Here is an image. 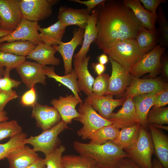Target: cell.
<instances>
[{
	"label": "cell",
	"mask_w": 168,
	"mask_h": 168,
	"mask_svg": "<svg viewBox=\"0 0 168 168\" xmlns=\"http://www.w3.org/2000/svg\"><path fill=\"white\" fill-rule=\"evenodd\" d=\"M95 8L98 34L94 42L99 49L117 40L135 39L142 26L122 1L105 0Z\"/></svg>",
	"instance_id": "1"
},
{
	"label": "cell",
	"mask_w": 168,
	"mask_h": 168,
	"mask_svg": "<svg viewBox=\"0 0 168 168\" xmlns=\"http://www.w3.org/2000/svg\"><path fill=\"white\" fill-rule=\"evenodd\" d=\"M73 147L80 155L92 158L97 166L103 168H117L122 159L129 157L124 150L110 141L101 145L74 141Z\"/></svg>",
	"instance_id": "2"
},
{
	"label": "cell",
	"mask_w": 168,
	"mask_h": 168,
	"mask_svg": "<svg viewBox=\"0 0 168 168\" xmlns=\"http://www.w3.org/2000/svg\"><path fill=\"white\" fill-rule=\"evenodd\" d=\"M101 49L129 73L132 67L144 54L134 39L117 40L107 44Z\"/></svg>",
	"instance_id": "3"
},
{
	"label": "cell",
	"mask_w": 168,
	"mask_h": 168,
	"mask_svg": "<svg viewBox=\"0 0 168 168\" xmlns=\"http://www.w3.org/2000/svg\"><path fill=\"white\" fill-rule=\"evenodd\" d=\"M125 151L140 168H152V156L154 146L150 133L140 126L134 143Z\"/></svg>",
	"instance_id": "4"
},
{
	"label": "cell",
	"mask_w": 168,
	"mask_h": 168,
	"mask_svg": "<svg viewBox=\"0 0 168 168\" xmlns=\"http://www.w3.org/2000/svg\"><path fill=\"white\" fill-rule=\"evenodd\" d=\"M77 112L79 115L74 120L83 124L82 127L77 132V134L83 140L88 139L98 129L113 124L112 122L98 114L86 98L84 102L79 104Z\"/></svg>",
	"instance_id": "5"
},
{
	"label": "cell",
	"mask_w": 168,
	"mask_h": 168,
	"mask_svg": "<svg viewBox=\"0 0 168 168\" xmlns=\"http://www.w3.org/2000/svg\"><path fill=\"white\" fill-rule=\"evenodd\" d=\"M68 128L67 124L61 120L57 124L49 130L43 131L40 134L26 138L23 142L25 144H29L32 145L35 152H41L46 156L58 147L60 142L58 136L63 131Z\"/></svg>",
	"instance_id": "6"
},
{
	"label": "cell",
	"mask_w": 168,
	"mask_h": 168,
	"mask_svg": "<svg viewBox=\"0 0 168 168\" xmlns=\"http://www.w3.org/2000/svg\"><path fill=\"white\" fill-rule=\"evenodd\" d=\"M166 48L160 44L156 45L142 56L132 67L129 74L137 78L147 73L152 77L157 75L161 70V58Z\"/></svg>",
	"instance_id": "7"
},
{
	"label": "cell",
	"mask_w": 168,
	"mask_h": 168,
	"mask_svg": "<svg viewBox=\"0 0 168 168\" xmlns=\"http://www.w3.org/2000/svg\"><path fill=\"white\" fill-rule=\"evenodd\" d=\"M22 18L38 22L50 16L52 6L58 2L53 0H18Z\"/></svg>",
	"instance_id": "8"
},
{
	"label": "cell",
	"mask_w": 168,
	"mask_h": 168,
	"mask_svg": "<svg viewBox=\"0 0 168 168\" xmlns=\"http://www.w3.org/2000/svg\"><path fill=\"white\" fill-rule=\"evenodd\" d=\"M168 89V84L160 78L143 79L132 76L129 85L122 96L123 97H133L143 94L159 93Z\"/></svg>",
	"instance_id": "9"
},
{
	"label": "cell",
	"mask_w": 168,
	"mask_h": 168,
	"mask_svg": "<svg viewBox=\"0 0 168 168\" xmlns=\"http://www.w3.org/2000/svg\"><path fill=\"white\" fill-rule=\"evenodd\" d=\"M38 22L22 18L16 29L9 34L0 38V44L4 42L22 40L31 41L36 45L42 43L38 28Z\"/></svg>",
	"instance_id": "10"
},
{
	"label": "cell",
	"mask_w": 168,
	"mask_h": 168,
	"mask_svg": "<svg viewBox=\"0 0 168 168\" xmlns=\"http://www.w3.org/2000/svg\"><path fill=\"white\" fill-rule=\"evenodd\" d=\"M112 72L105 96L122 95L129 85L132 76L120 64L110 58Z\"/></svg>",
	"instance_id": "11"
},
{
	"label": "cell",
	"mask_w": 168,
	"mask_h": 168,
	"mask_svg": "<svg viewBox=\"0 0 168 168\" xmlns=\"http://www.w3.org/2000/svg\"><path fill=\"white\" fill-rule=\"evenodd\" d=\"M43 66L36 62L25 60L15 69L22 81L29 89L37 83L46 84V77Z\"/></svg>",
	"instance_id": "12"
},
{
	"label": "cell",
	"mask_w": 168,
	"mask_h": 168,
	"mask_svg": "<svg viewBox=\"0 0 168 168\" xmlns=\"http://www.w3.org/2000/svg\"><path fill=\"white\" fill-rule=\"evenodd\" d=\"M32 108L31 117L43 131L50 129L61 120L58 112L53 106L42 105L36 102Z\"/></svg>",
	"instance_id": "13"
},
{
	"label": "cell",
	"mask_w": 168,
	"mask_h": 168,
	"mask_svg": "<svg viewBox=\"0 0 168 168\" xmlns=\"http://www.w3.org/2000/svg\"><path fill=\"white\" fill-rule=\"evenodd\" d=\"M0 17L2 29L12 32L14 30L22 18L18 0H0Z\"/></svg>",
	"instance_id": "14"
},
{
	"label": "cell",
	"mask_w": 168,
	"mask_h": 168,
	"mask_svg": "<svg viewBox=\"0 0 168 168\" xmlns=\"http://www.w3.org/2000/svg\"><path fill=\"white\" fill-rule=\"evenodd\" d=\"M85 29L78 28L73 33L72 40L67 42H61L56 46L57 51L61 55L63 62L65 74L70 73L73 70L72 59L74 51L79 45L82 44Z\"/></svg>",
	"instance_id": "15"
},
{
	"label": "cell",
	"mask_w": 168,
	"mask_h": 168,
	"mask_svg": "<svg viewBox=\"0 0 168 168\" xmlns=\"http://www.w3.org/2000/svg\"><path fill=\"white\" fill-rule=\"evenodd\" d=\"M109 120L120 129L130 127L138 123L133 97H127L122 107L117 112H112Z\"/></svg>",
	"instance_id": "16"
},
{
	"label": "cell",
	"mask_w": 168,
	"mask_h": 168,
	"mask_svg": "<svg viewBox=\"0 0 168 168\" xmlns=\"http://www.w3.org/2000/svg\"><path fill=\"white\" fill-rule=\"evenodd\" d=\"M50 103L58 110L61 120L68 124L78 117L79 114L76 107L82 102L74 95H67L65 97L60 96L58 99H53Z\"/></svg>",
	"instance_id": "17"
},
{
	"label": "cell",
	"mask_w": 168,
	"mask_h": 168,
	"mask_svg": "<svg viewBox=\"0 0 168 168\" xmlns=\"http://www.w3.org/2000/svg\"><path fill=\"white\" fill-rule=\"evenodd\" d=\"M91 13L86 8L77 9L63 6L59 9L58 18L66 27L75 25L85 29Z\"/></svg>",
	"instance_id": "18"
},
{
	"label": "cell",
	"mask_w": 168,
	"mask_h": 168,
	"mask_svg": "<svg viewBox=\"0 0 168 168\" xmlns=\"http://www.w3.org/2000/svg\"><path fill=\"white\" fill-rule=\"evenodd\" d=\"M113 96L110 95L99 96L92 93L86 98L101 116L109 120L114 110L118 106L123 105L127 98L124 97L114 99Z\"/></svg>",
	"instance_id": "19"
},
{
	"label": "cell",
	"mask_w": 168,
	"mask_h": 168,
	"mask_svg": "<svg viewBox=\"0 0 168 168\" xmlns=\"http://www.w3.org/2000/svg\"><path fill=\"white\" fill-rule=\"evenodd\" d=\"M33 149L25 145L16 148L7 156L9 168H26L39 158Z\"/></svg>",
	"instance_id": "20"
},
{
	"label": "cell",
	"mask_w": 168,
	"mask_h": 168,
	"mask_svg": "<svg viewBox=\"0 0 168 168\" xmlns=\"http://www.w3.org/2000/svg\"><path fill=\"white\" fill-rule=\"evenodd\" d=\"M90 56L82 59H74V70L77 77V84L79 91L83 92L87 96L92 93V87L94 78L90 73L88 68Z\"/></svg>",
	"instance_id": "21"
},
{
	"label": "cell",
	"mask_w": 168,
	"mask_h": 168,
	"mask_svg": "<svg viewBox=\"0 0 168 168\" xmlns=\"http://www.w3.org/2000/svg\"><path fill=\"white\" fill-rule=\"evenodd\" d=\"M123 4L129 8L143 27L150 30L156 31V15L146 9L142 6L139 0H124Z\"/></svg>",
	"instance_id": "22"
},
{
	"label": "cell",
	"mask_w": 168,
	"mask_h": 168,
	"mask_svg": "<svg viewBox=\"0 0 168 168\" xmlns=\"http://www.w3.org/2000/svg\"><path fill=\"white\" fill-rule=\"evenodd\" d=\"M148 126L156 158L164 168H168V135L151 124Z\"/></svg>",
	"instance_id": "23"
},
{
	"label": "cell",
	"mask_w": 168,
	"mask_h": 168,
	"mask_svg": "<svg viewBox=\"0 0 168 168\" xmlns=\"http://www.w3.org/2000/svg\"><path fill=\"white\" fill-rule=\"evenodd\" d=\"M57 51L56 46H50L41 43L37 45L26 57L36 61L43 66L48 65L57 66L60 64V60L55 56Z\"/></svg>",
	"instance_id": "24"
},
{
	"label": "cell",
	"mask_w": 168,
	"mask_h": 168,
	"mask_svg": "<svg viewBox=\"0 0 168 168\" xmlns=\"http://www.w3.org/2000/svg\"><path fill=\"white\" fill-rule=\"evenodd\" d=\"M160 93L143 94L133 97L138 123L141 126L146 130L148 128L147 121V115Z\"/></svg>",
	"instance_id": "25"
},
{
	"label": "cell",
	"mask_w": 168,
	"mask_h": 168,
	"mask_svg": "<svg viewBox=\"0 0 168 168\" xmlns=\"http://www.w3.org/2000/svg\"><path fill=\"white\" fill-rule=\"evenodd\" d=\"M66 27L58 20L46 28L39 26L38 30L42 43L50 46H57L62 42Z\"/></svg>",
	"instance_id": "26"
},
{
	"label": "cell",
	"mask_w": 168,
	"mask_h": 168,
	"mask_svg": "<svg viewBox=\"0 0 168 168\" xmlns=\"http://www.w3.org/2000/svg\"><path fill=\"white\" fill-rule=\"evenodd\" d=\"M43 70L46 76L54 79L68 87L73 92L74 96L81 102H83L79 95H81V93L78 88L77 77L73 69L70 73L63 76L57 74L55 72L54 67L53 66H44Z\"/></svg>",
	"instance_id": "27"
},
{
	"label": "cell",
	"mask_w": 168,
	"mask_h": 168,
	"mask_svg": "<svg viewBox=\"0 0 168 168\" xmlns=\"http://www.w3.org/2000/svg\"><path fill=\"white\" fill-rule=\"evenodd\" d=\"M140 125L139 123L120 130L116 138L111 141L124 150L130 147L138 136Z\"/></svg>",
	"instance_id": "28"
},
{
	"label": "cell",
	"mask_w": 168,
	"mask_h": 168,
	"mask_svg": "<svg viewBox=\"0 0 168 168\" xmlns=\"http://www.w3.org/2000/svg\"><path fill=\"white\" fill-rule=\"evenodd\" d=\"M135 40L140 50L144 54H146L156 46L157 42L156 30H150L141 26Z\"/></svg>",
	"instance_id": "29"
},
{
	"label": "cell",
	"mask_w": 168,
	"mask_h": 168,
	"mask_svg": "<svg viewBox=\"0 0 168 168\" xmlns=\"http://www.w3.org/2000/svg\"><path fill=\"white\" fill-rule=\"evenodd\" d=\"M36 45L29 41H15L0 44V50L18 56L26 57Z\"/></svg>",
	"instance_id": "30"
},
{
	"label": "cell",
	"mask_w": 168,
	"mask_h": 168,
	"mask_svg": "<svg viewBox=\"0 0 168 168\" xmlns=\"http://www.w3.org/2000/svg\"><path fill=\"white\" fill-rule=\"evenodd\" d=\"M120 129L114 124L103 126L97 130L88 138L89 143L97 145L113 140L118 135Z\"/></svg>",
	"instance_id": "31"
},
{
	"label": "cell",
	"mask_w": 168,
	"mask_h": 168,
	"mask_svg": "<svg viewBox=\"0 0 168 168\" xmlns=\"http://www.w3.org/2000/svg\"><path fill=\"white\" fill-rule=\"evenodd\" d=\"M97 13L96 8L92 11L84 30L82 46L74 56V59H82L86 56L91 44L90 37L93 28L96 26Z\"/></svg>",
	"instance_id": "32"
},
{
	"label": "cell",
	"mask_w": 168,
	"mask_h": 168,
	"mask_svg": "<svg viewBox=\"0 0 168 168\" xmlns=\"http://www.w3.org/2000/svg\"><path fill=\"white\" fill-rule=\"evenodd\" d=\"M62 163L64 168H92L96 165L92 158L80 155L63 156Z\"/></svg>",
	"instance_id": "33"
},
{
	"label": "cell",
	"mask_w": 168,
	"mask_h": 168,
	"mask_svg": "<svg viewBox=\"0 0 168 168\" xmlns=\"http://www.w3.org/2000/svg\"><path fill=\"white\" fill-rule=\"evenodd\" d=\"M157 20L158 24L156 30L157 42L166 48L168 46V21L161 7L158 8Z\"/></svg>",
	"instance_id": "34"
},
{
	"label": "cell",
	"mask_w": 168,
	"mask_h": 168,
	"mask_svg": "<svg viewBox=\"0 0 168 168\" xmlns=\"http://www.w3.org/2000/svg\"><path fill=\"white\" fill-rule=\"evenodd\" d=\"M26 138L27 134L22 132L10 138L7 142L0 144V161L6 158L7 155L14 149L25 145L23 141Z\"/></svg>",
	"instance_id": "35"
},
{
	"label": "cell",
	"mask_w": 168,
	"mask_h": 168,
	"mask_svg": "<svg viewBox=\"0 0 168 168\" xmlns=\"http://www.w3.org/2000/svg\"><path fill=\"white\" fill-rule=\"evenodd\" d=\"M147 121L148 124L163 125L168 124V107L153 108L149 111Z\"/></svg>",
	"instance_id": "36"
},
{
	"label": "cell",
	"mask_w": 168,
	"mask_h": 168,
	"mask_svg": "<svg viewBox=\"0 0 168 168\" xmlns=\"http://www.w3.org/2000/svg\"><path fill=\"white\" fill-rule=\"evenodd\" d=\"M22 129L15 120L0 122V141L21 133Z\"/></svg>",
	"instance_id": "37"
},
{
	"label": "cell",
	"mask_w": 168,
	"mask_h": 168,
	"mask_svg": "<svg viewBox=\"0 0 168 168\" xmlns=\"http://www.w3.org/2000/svg\"><path fill=\"white\" fill-rule=\"evenodd\" d=\"M66 150L65 146L60 145L44 159L46 168H64L62 163V154Z\"/></svg>",
	"instance_id": "38"
},
{
	"label": "cell",
	"mask_w": 168,
	"mask_h": 168,
	"mask_svg": "<svg viewBox=\"0 0 168 168\" xmlns=\"http://www.w3.org/2000/svg\"><path fill=\"white\" fill-rule=\"evenodd\" d=\"M25 56H18L0 50V67L11 70L26 60Z\"/></svg>",
	"instance_id": "39"
},
{
	"label": "cell",
	"mask_w": 168,
	"mask_h": 168,
	"mask_svg": "<svg viewBox=\"0 0 168 168\" xmlns=\"http://www.w3.org/2000/svg\"><path fill=\"white\" fill-rule=\"evenodd\" d=\"M110 76L107 73L98 75L95 79L92 87V92L99 96H105L109 83Z\"/></svg>",
	"instance_id": "40"
},
{
	"label": "cell",
	"mask_w": 168,
	"mask_h": 168,
	"mask_svg": "<svg viewBox=\"0 0 168 168\" xmlns=\"http://www.w3.org/2000/svg\"><path fill=\"white\" fill-rule=\"evenodd\" d=\"M11 70L6 68L3 77L0 78V90L9 91L13 88H17L21 84L20 81L16 80L10 77Z\"/></svg>",
	"instance_id": "41"
},
{
	"label": "cell",
	"mask_w": 168,
	"mask_h": 168,
	"mask_svg": "<svg viewBox=\"0 0 168 168\" xmlns=\"http://www.w3.org/2000/svg\"><path fill=\"white\" fill-rule=\"evenodd\" d=\"M36 93L34 87L26 91L21 97V103L25 106L32 107L36 102Z\"/></svg>",
	"instance_id": "42"
},
{
	"label": "cell",
	"mask_w": 168,
	"mask_h": 168,
	"mask_svg": "<svg viewBox=\"0 0 168 168\" xmlns=\"http://www.w3.org/2000/svg\"><path fill=\"white\" fill-rule=\"evenodd\" d=\"M18 97L16 92L12 90L9 91L0 90V112L4 111L5 105L9 101Z\"/></svg>",
	"instance_id": "43"
},
{
	"label": "cell",
	"mask_w": 168,
	"mask_h": 168,
	"mask_svg": "<svg viewBox=\"0 0 168 168\" xmlns=\"http://www.w3.org/2000/svg\"><path fill=\"white\" fill-rule=\"evenodd\" d=\"M143 5L144 8L147 10L157 15L156 9L161 3L166 2L165 0H140Z\"/></svg>",
	"instance_id": "44"
},
{
	"label": "cell",
	"mask_w": 168,
	"mask_h": 168,
	"mask_svg": "<svg viewBox=\"0 0 168 168\" xmlns=\"http://www.w3.org/2000/svg\"><path fill=\"white\" fill-rule=\"evenodd\" d=\"M168 103V89L161 92L157 96L152 106L153 108L164 107Z\"/></svg>",
	"instance_id": "45"
},
{
	"label": "cell",
	"mask_w": 168,
	"mask_h": 168,
	"mask_svg": "<svg viewBox=\"0 0 168 168\" xmlns=\"http://www.w3.org/2000/svg\"><path fill=\"white\" fill-rule=\"evenodd\" d=\"M105 0H89L82 1L80 0H70L69 1L83 4L87 7V9L90 12H91L92 9L100 5Z\"/></svg>",
	"instance_id": "46"
},
{
	"label": "cell",
	"mask_w": 168,
	"mask_h": 168,
	"mask_svg": "<svg viewBox=\"0 0 168 168\" xmlns=\"http://www.w3.org/2000/svg\"><path fill=\"white\" fill-rule=\"evenodd\" d=\"M117 168H140L129 157L122 159L119 162Z\"/></svg>",
	"instance_id": "47"
},
{
	"label": "cell",
	"mask_w": 168,
	"mask_h": 168,
	"mask_svg": "<svg viewBox=\"0 0 168 168\" xmlns=\"http://www.w3.org/2000/svg\"><path fill=\"white\" fill-rule=\"evenodd\" d=\"M91 67L94 69L95 72L98 75L103 73L106 69L105 65L99 63H92Z\"/></svg>",
	"instance_id": "48"
},
{
	"label": "cell",
	"mask_w": 168,
	"mask_h": 168,
	"mask_svg": "<svg viewBox=\"0 0 168 168\" xmlns=\"http://www.w3.org/2000/svg\"><path fill=\"white\" fill-rule=\"evenodd\" d=\"M26 168H46L44 159L39 157L35 162Z\"/></svg>",
	"instance_id": "49"
},
{
	"label": "cell",
	"mask_w": 168,
	"mask_h": 168,
	"mask_svg": "<svg viewBox=\"0 0 168 168\" xmlns=\"http://www.w3.org/2000/svg\"><path fill=\"white\" fill-rule=\"evenodd\" d=\"M162 73L166 78L168 77V60L167 58H164L162 63H161Z\"/></svg>",
	"instance_id": "50"
},
{
	"label": "cell",
	"mask_w": 168,
	"mask_h": 168,
	"mask_svg": "<svg viewBox=\"0 0 168 168\" xmlns=\"http://www.w3.org/2000/svg\"><path fill=\"white\" fill-rule=\"evenodd\" d=\"M98 60L99 63L105 65L109 62V58L107 55L103 54L98 57Z\"/></svg>",
	"instance_id": "51"
},
{
	"label": "cell",
	"mask_w": 168,
	"mask_h": 168,
	"mask_svg": "<svg viewBox=\"0 0 168 168\" xmlns=\"http://www.w3.org/2000/svg\"><path fill=\"white\" fill-rule=\"evenodd\" d=\"M98 34V31L96 26L93 28L90 37V40L91 43L95 41Z\"/></svg>",
	"instance_id": "52"
},
{
	"label": "cell",
	"mask_w": 168,
	"mask_h": 168,
	"mask_svg": "<svg viewBox=\"0 0 168 168\" xmlns=\"http://www.w3.org/2000/svg\"><path fill=\"white\" fill-rule=\"evenodd\" d=\"M152 168H164L156 158H155L152 160Z\"/></svg>",
	"instance_id": "53"
},
{
	"label": "cell",
	"mask_w": 168,
	"mask_h": 168,
	"mask_svg": "<svg viewBox=\"0 0 168 168\" xmlns=\"http://www.w3.org/2000/svg\"><path fill=\"white\" fill-rule=\"evenodd\" d=\"M9 119L7 113L5 111L0 112V122L7 121Z\"/></svg>",
	"instance_id": "54"
},
{
	"label": "cell",
	"mask_w": 168,
	"mask_h": 168,
	"mask_svg": "<svg viewBox=\"0 0 168 168\" xmlns=\"http://www.w3.org/2000/svg\"><path fill=\"white\" fill-rule=\"evenodd\" d=\"M151 125L157 129H161L166 130V131L168 130V127L167 126H163V125H158L154 124H151Z\"/></svg>",
	"instance_id": "55"
},
{
	"label": "cell",
	"mask_w": 168,
	"mask_h": 168,
	"mask_svg": "<svg viewBox=\"0 0 168 168\" xmlns=\"http://www.w3.org/2000/svg\"><path fill=\"white\" fill-rule=\"evenodd\" d=\"M12 31L5 30L3 29L0 30V38L6 36L10 33Z\"/></svg>",
	"instance_id": "56"
},
{
	"label": "cell",
	"mask_w": 168,
	"mask_h": 168,
	"mask_svg": "<svg viewBox=\"0 0 168 168\" xmlns=\"http://www.w3.org/2000/svg\"><path fill=\"white\" fill-rule=\"evenodd\" d=\"M5 69L4 68L0 67V78L2 77L4 75Z\"/></svg>",
	"instance_id": "57"
},
{
	"label": "cell",
	"mask_w": 168,
	"mask_h": 168,
	"mask_svg": "<svg viewBox=\"0 0 168 168\" xmlns=\"http://www.w3.org/2000/svg\"><path fill=\"white\" fill-rule=\"evenodd\" d=\"M2 23L1 18L0 17V30L2 29Z\"/></svg>",
	"instance_id": "58"
},
{
	"label": "cell",
	"mask_w": 168,
	"mask_h": 168,
	"mask_svg": "<svg viewBox=\"0 0 168 168\" xmlns=\"http://www.w3.org/2000/svg\"><path fill=\"white\" fill-rule=\"evenodd\" d=\"M92 168H103L99 167V166H97V165H96L95 166H94Z\"/></svg>",
	"instance_id": "59"
}]
</instances>
